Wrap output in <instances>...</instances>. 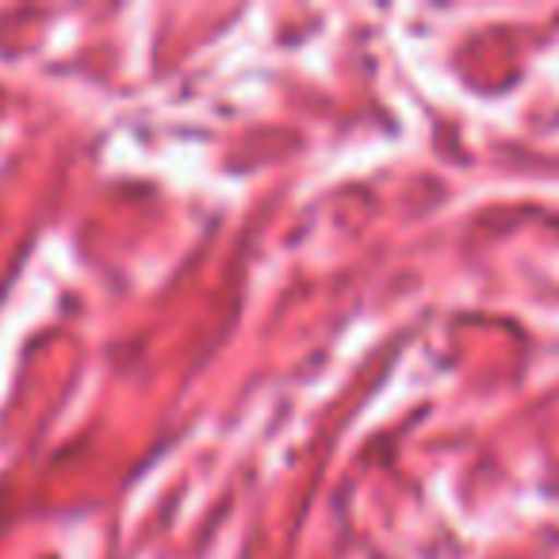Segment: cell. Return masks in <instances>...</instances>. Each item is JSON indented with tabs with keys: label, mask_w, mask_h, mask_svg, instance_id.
Returning <instances> with one entry per match:
<instances>
[]
</instances>
